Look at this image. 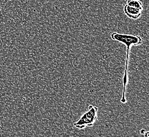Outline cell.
I'll return each instance as SVG.
<instances>
[{
    "instance_id": "5b68a950",
    "label": "cell",
    "mask_w": 149,
    "mask_h": 137,
    "mask_svg": "<svg viewBox=\"0 0 149 137\" xmlns=\"http://www.w3.org/2000/svg\"><path fill=\"white\" fill-rule=\"evenodd\" d=\"M140 132L141 134H143L146 137H148L149 136V132L146 131L144 129L141 130L140 131Z\"/></svg>"
},
{
    "instance_id": "3957f363",
    "label": "cell",
    "mask_w": 149,
    "mask_h": 137,
    "mask_svg": "<svg viewBox=\"0 0 149 137\" xmlns=\"http://www.w3.org/2000/svg\"><path fill=\"white\" fill-rule=\"evenodd\" d=\"M124 12L125 15L130 19L136 20L140 17L142 15V10L130 6L127 4L124 7Z\"/></svg>"
},
{
    "instance_id": "6da1fadb",
    "label": "cell",
    "mask_w": 149,
    "mask_h": 137,
    "mask_svg": "<svg viewBox=\"0 0 149 137\" xmlns=\"http://www.w3.org/2000/svg\"><path fill=\"white\" fill-rule=\"evenodd\" d=\"M111 38L113 40H115L120 42V43H123L126 46V63H125V68L124 71L123 78V93L122 97L120 99V101L122 103L126 102L125 98V92L126 87L127 83V77H128V66L129 61L130 52L131 49V46H139L142 42V38L138 35H132L130 34H120L117 32H113L111 35Z\"/></svg>"
},
{
    "instance_id": "7a4b0ae2",
    "label": "cell",
    "mask_w": 149,
    "mask_h": 137,
    "mask_svg": "<svg viewBox=\"0 0 149 137\" xmlns=\"http://www.w3.org/2000/svg\"><path fill=\"white\" fill-rule=\"evenodd\" d=\"M97 107L89 106L88 110L81 116L80 119L74 123V126L79 129H83L86 127L94 126L97 119Z\"/></svg>"
},
{
    "instance_id": "277c9868",
    "label": "cell",
    "mask_w": 149,
    "mask_h": 137,
    "mask_svg": "<svg viewBox=\"0 0 149 137\" xmlns=\"http://www.w3.org/2000/svg\"><path fill=\"white\" fill-rule=\"evenodd\" d=\"M126 4L130 6L140 9L142 11L143 10V4L140 0H127Z\"/></svg>"
}]
</instances>
